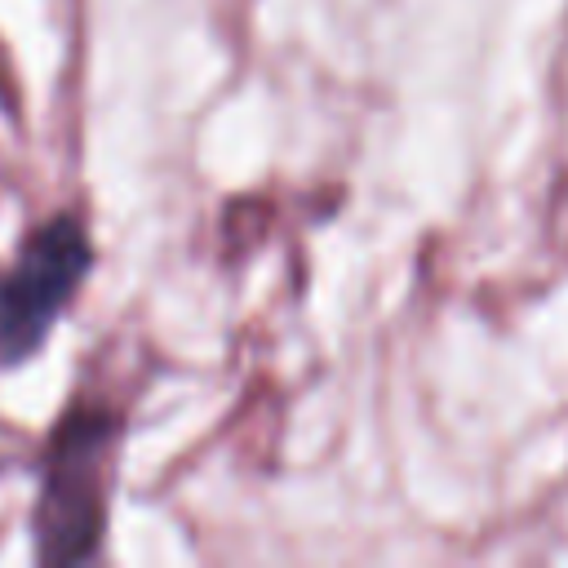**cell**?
<instances>
[{"mask_svg":"<svg viewBox=\"0 0 568 568\" xmlns=\"http://www.w3.org/2000/svg\"><path fill=\"white\" fill-rule=\"evenodd\" d=\"M89 271L93 244L84 222L71 213L40 222L18 244V253L0 271V373L27 364L49 342Z\"/></svg>","mask_w":568,"mask_h":568,"instance_id":"7a4b0ae2","label":"cell"},{"mask_svg":"<svg viewBox=\"0 0 568 568\" xmlns=\"http://www.w3.org/2000/svg\"><path fill=\"white\" fill-rule=\"evenodd\" d=\"M120 422L106 408H71L40 466L36 501V555L44 564H80L102 550L106 528V457Z\"/></svg>","mask_w":568,"mask_h":568,"instance_id":"6da1fadb","label":"cell"}]
</instances>
